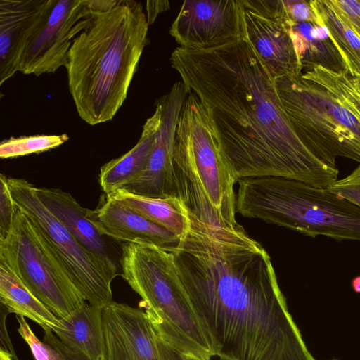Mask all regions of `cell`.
Here are the masks:
<instances>
[{"label":"cell","instance_id":"1","mask_svg":"<svg viewBox=\"0 0 360 360\" xmlns=\"http://www.w3.org/2000/svg\"><path fill=\"white\" fill-rule=\"evenodd\" d=\"M188 219L184 236L167 249L219 359L316 360L263 246L238 224L211 225L188 210Z\"/></svg>","mask_w":360,"mask_h":360},{"label":"cell","instance_id":"2","mask_svg":"<svg viewBox=\"0 0 360 360\" xmlns=\"http://www.w3.org/2000/svg\"><path fill=\"white\" fill-rule=\"evenodd\" d=\"M170 63L208 108L236 182L281 176L326 188L338 179V168L299 139L275 77L246 36L207 49L178 46Z\"/></svg>","mask_w":360,"mask_h":360},{"label":"cell","instance_id":"3","mask_svg":"<svg viewBox=\"0 0 360 360\" xmlns=\"http://www.w3.org/2000/svg\"><path fill=\"white\" fill-rule=\"evenodd\" d=\"M89 1L90 18L72 42L65 68L77 113L93 126L112 120L124 103L149 24L138 1Z\"/></svg>","mask_w":360,"mask_h":360},{"label":"cell","instance_id":"4","mask_svg":"<svg viewBox=\"0 0 360 360\" xmlns=\"http://www.w3.org/2000/svg\"><path fill=\"white\" fill-rule=\"evenodd\" d=\"M173 164L176 196L189 212L211 225L238 224L236 181L212 115L193 92L178 120Z\"/></svg>","mask_w":360,"mask_h":360},{"label":"cell","instance_id":"5","mask_svg":"<svg viewBox=\"0 0 360 360\" xmlns=\"http://www.w3.org/2000/svg\"><path fill=\"white\" fill-rule=\"evenodd\" d=\"M121 276L142 300L158 338L184 356L210 360L217 356L178 276L171 252L151 243H124Z\"/></svg>","mask_w":360,"mask_h":360},{"label":"cell","instance_id":"6","mask_svg":"<svg viewBox=\"0 0 360 360\" xmlns=\"http://www.w3.org/2000/svg\"><path fill=\"white\" fill-rule=\"evenodd\" d=\"M238 182L236 209L244 217L313 238L360 241V207L327 188L281 176L245 178Z\"/></svg>","mask_w":360,"mask_h":360},{"label":"cell","instance_id":"7","mask_svg":"<svg viewBox=\"0 0 360 360\" xmlns=\"http://www.w3.org/2000/svg\"><path fill=\"white\" fill-rule=\"evenodd\" d=\"M285 113L297 135L319 160L336 168V158L360 162V121L334 92L302 75L276 78Z\"/></svg>","mask_w":360,"mask_h":360},{"label":"cell","instance_id":"8","mask_svg":"<svg viewBox=\"0 0 360 360\" xmlns=\"http://www.w3.org/2000/svg\"><path fill=\"white\" fill-rule=\"evenodd\" d=\"M0 262L58 318L86 302L48 240L18 207L8 237L0 241Z\"/></svg>","mask_w":360,"mask_h":360},{"label":"cell","instance_id":"9","mask_svg":"<svg viewBox=\"0 0 360 360\" xmlns=\"http://www.w3.org/2000/svg\"><path fill=\"white\" fill-rule=\"evenodd\" d=\"M7 184L16 206L42 232L85 300L103 309L112 302L111 285L114 278L101 261L83 247L43 204L35 186L21 178H7Z\"/></svg>","mask_w":360,"mask_h":360},{"label":"cell","instance_id":"10","mask_svg":"<svg viewBox=\"0 0 360 360\" xmlns=\"http://www.w3.org/2000/svg\"><path fill=\"white\" fill-rule=\"evenodd\" d=\"M91 11L89 0H54L25 50L20 72L39 76L65 67L72 42L86 25Z\"/></svg>","mask_w":360,"mask_h":360},{"label":"cell","instance_id":"11","mask_svg":"<svg viewBox=\"0 0 360 360\" xmlns=\"http://www.w3.org/2000/svg\"><path fill=\"white\" fill-rule=\"evenodd\" d=\"M246 37L276 78L302 70L282 0H238Z\"/></svg>","mask_w":360,"mask_h":360},{"label":"cell","instance_id":"12","mask_svg":"<svg viewBox=\"0 0 360 360\" xmlns=\"http://www.w3.org/2000/svg\"><path fill=\"white\" fill-rule=\"evenodd\" d=\"M169 34L179 46L207 49L246 36L238 0H186Z\"/></svg>","mask_w":360,"mask_h":360},{"label":"cell","instance_id":"13","mask_svg":"<svg viewBox=\"0 0 360 360\" xmlns=\"http://www.w3.org/2000/svg\"><path fill=\"white\" fill-rule=\"evenodd\" d=\"M188 92L181 81L159 98L161 122L148 165L142 174L122 189L155 198L176 197L174 175V148L177 122Z\"/></svg>","mask_w":360,"mask_h":360},{"label":"cell","instance_id":"14","mask_svg":"<svg viewBox=\"0 0 360 360\" xmlns=\"http://www.w3.org/2000/svg\"><path fill=\"white\" fill-rule=\"evenodd\" d=\"M106 360H161L145 311L113 301L103 309Z\"/></svg>","mask_w":360,"mask_h":360},{"label":"cell","instance_id":"15","mask_svg":"<svg viewBox=\"0 0 360 360\" xmlns=\"http://www.w3.org/2000/svg\"><path fill=\"white\" fill-rule=\"evenodd\" d=\"M54 0H0V84L20 72L25 50Z\"/></svg>","mask_w":360,"mask_h":360},{"label":"cell","instance_id":"16","mask_svg":"<svg viewBox=\"0 0 360 360\" xmlns=\"http://www.w3.org/2000/svg\"><path fill=\"white\" fill-rule=\"evenodd\" d=\"M34 190L49 211L66 227L75 239L94 255L115 278L121 270V248L112 239L101 234L86 217L83 207L69 193L58 188H38ZM115 241V240H114ZM116 241V240H115Z\"/></svg>","mask_w":360,"mask_h":360},{"label":"cell","instance_id":"17","mask_svg":"<svg viewBox=\"0 0 360 360\" xmlns=\"http://www.w3.org/2000/svg\"><path fill=\"white\" fill-rule=\"evenodd\" d=\"M87 219L98 232L117 242L151 243L161 247L174 245L179 240L172 232L105 194L95 210L86 209Z\"/></svg>","mask_w":360,"mask_h":360},{"label":"cell","instance_id":"18","mask_svg":"<svg viewBox=\"0 0 360 360\" xmlns=\"http://www.w3.org/2000/svg\"><path fill=\"white\" fill-rule=\"evenodd\" d=\"M52 331L69 348L90 360H106L103 308L86 302L63 318Z\"/></svg>","mask_w":360,"mask_h":360},{"label":"cell","instance_id":"19","mask_svg":"<svg viewBox=\"0 0 360 360\" xmlns=\"http://www.w3.org/2000/svg\"><path fill=\"white\" fill-rule=\"evenodd\" d=\"M161 122V109L147 119L137 143L127 153L111 160L100 169L98 182L106 195H110L139 178L145 170Z\"/></svg>","mask_w":360,"mask_h":360},{"label":"cell","instance_id":"20","mask_svg":"<svg viewBox=\"0 0 360 360\" xmlns=\"http://www.w3.org/2000/svg\"><path fill=\"white\" fill-rule=\"evenodd\" d=\"M316 16L314 22H295L289 18V32L302 72L316 65L335 72L347 70L327 27Z\"/></svg>","mask_w":360,"mask_h":360},{"label":"cell","instance_id":"21","mask_svg":"<svg viewBox=\"0 0 360 360\" xmlns=\"http://www.w3.org/2000/svg\"><path fill=\"white\" fill-rule=\"evenodd\" d=\"M110 195L149 221L170 231L179 239L187 230V208L178 198H150L123 189Z\"/></svg>","mask_w":360,"mask_h":360},{"label":"cell","instance_id":"22","mask_svg":"<svg viewBox=\"0 0 360 360\" xmlns=\"http://www.w3.org/2000/svg\"><path fill=\"white\" fill-rule=\"evenodd\" d=\"M0 301L9 313L30 319L43 330H53L56 316L4 263L0 262Z\"/></svg>","mask_w":360,"mask_h":360},{"label":"cell","instance_id":"23","mask_svg":"<svg viewBox=\"0 0 360 360\" xmlns=\"http://www.w3.org/2000/svg\"><path fill=\"white\" fill-rule=\"evenodd\" d=\"M316 14L327 27L349 73L360 77V37L336 13L329 0H310Z\"/></svg>","mask_w":360,"mask_h":360},{"label":"cell","instance_id":"24","mask_svg":"<svg viewBox=\"0 0 360 360\" xmlns=\"http://www.w3.org/2000/svg\"><path fill=\"white\" fill-rule=\"evenodd\" d=\"M302 75L336 94L360 121V77L352 76L348 70L335 72L319 65L302 71Z\"/></svg>","mask_w":360,"mask_h":360},{"label":"cell","instance_id":"25","mask_svg":"<svg viewBox=\"0 0 360 360\" xmlns=\"http://www.w3.org/2000/svg\"><path fill=\"white\" fill-rule=\"evenodd\" d=\"M68 139L67 134L12 137L1 141L0 158L4 159L41 153L62 145Z\"/></svg>","mask_w":360,"mask_h":360},{"label":"cell","instance_id":"26","mask_svg":"<svg viewBox=\"0 0 360 360\" xmlns=\"http://www.w3.org/2000/svg\"><path fill=\"white\" fill-rule=\"evenodd\" d=\"M16 319L19 325L18 332L30 347L35 360H64L53 347L37 338L25 317L16 315Z\"/></svg>","mask_w":360,"mask_h":360},{"label":"cell","instance_id":"27","mask_svg":"<svg viewBox=\"0 0 360 360\" xmlns=\"http://www.w3.org/2000/svg\"><path fill=\"white\" fill-rule=\"evenodd\" d=\"M17 206L7 184V177L0 175V241L8 236Z\"/></svg>","mask_w":360,"mask_h":360},{"label":"cell","instance_id":"28","mask_svg":"<svg viewBox=\"0 0 360 360\" xmlns=\"http://www.w3.org/2000/svg\"><path fill=\"white\" fill-rule=\"evenodd\" d=\"M326 188L332 193L360 207V165L349 174L338 179Z\"/></svg>","mask_w":360,"mask_h":360},{"label":"cell","instance_id":"29","mask_svg":"<svg viewBox=\"0 0 360 360\" xmlns=\"http://www.w3.org/2000/svg\"><path fill=\"white\" fill-rule=\"evenodd\" d=\"M336 13L360 37V1L329 0Z\"/></svg>","mask_w":360,"mask_h":360},{"label":"cell","instance_id":"30","mask_svg":"<svg viewBox=\"0 0 360 360\" xmlns=\"http://www.w3.org/2000/svg\"><path fill=\"white\" fill-rule=\"evenodd\" d=\"M288 18L295 22H314L317 16L309 1L282 0Z\"/></svg>","mask_w":360,"mask_h":360},{"label":"cell","instance_id":"31","mask_svg":"<svg viewBox=\"0 0 360 360\" xmlns=\"http://www.w3.org/2000/svg\"><path fill=\"white\" fill-rule=\"evenodd\" d=\"M43 341L49 344L57 350L64 360H90L79 352L65 345L50 329L44 330Z\"/></svg>","mask_w":360,"mask_h":360},{"label":"cell","instance_id":"32","mask_svg":"<svg viewBox=\"0 0 360 360\" xmlns=\"http://www.w3.org/2000/svg\"><path fill=\"white\" fill-rule=\"evenodd\" d=\"M9 312L7 309L1 304V349H3L12 354L15 360H18L12 344L10 341L6 327V318Z\"/></svg>","mask_w":360,"mask_h":360},{"label":"cell","instance_id":"33","mask_svg":"<svg viewBox=\"0 0 360 360\" xmlns=\"http://www.w3.org/2000/svg\"><path fill=\"white\" fill-rule=\"evenodd\" d=\"M169 7L170 4L168 1H147L146 14L148 24H152L159 14L167 11Z\"/></svg>","mask_w":360,"mask_h":360},{"label":"cell","instance_id":"34","mask_svg":"<svg viewBox=\"0 0 360 360\" xmlns=\"http://www.w3.org/2000/svg\"><path fill=\"white\" fill-rule=\"evenodd\" d=\"M157 346L161 360H186L184 354L156 337Z\"/></svg>","mask_w":360,"mask_h":360},{"label":"cell","instance_id":"35","mask_svg":"<svg viewBox=\"0 0 360 360\" xmlns=\"http://www.w3.org/2000/svg\"><path fill=\"white\" fill-rule=\"evenodd\" d=\"M0 359L1 360H11L13 359L11 354L0 349Z\"/></svg>","mask_w":360,"mask_h":360},{"label":"cell","instance_id":"36","mask_svg":"<svg viewBox=\"0 0 360 360\" xmlns=\"http://www.w3.org/2000/svg\"><path fill=\"white\" fill-rule=\"evenodd\" d=\"M352 287L356 292H360V276L355 278L352 281Z\"/></svg>","mask_w":360,"mask_h":360},{"label":"cell","instance_id":"37","mask_svg":"<svg viewBox=\"0 0 360 360\" xmlns=\"http://www.w3.org/2000/svg\"><path fill=\"white\" fill-rule=\"evenodd\" d=\"M186 358V360H206L203 358H199L194 356H184Z\"/></svg>","mask_w":360,"mask_h":360},{"label":"cell","instance_id":"38","mask_svg":"<svg viewBox=\"0 0 360 360\" xmlns=\"http://www.w3.org/2000/svg\"><path fill=\"white\" fill-rule=\"evenodd\" d=\"M220 360H226V359H220Z\"/></svg>","mask_w":360,"mask_h":360},{"label":"cell","instance_id":"39","mask_svg":"<svg viewBox=\"0 0 360 360\" xmlns=\"http://www.w3.org/2000/svg\"><path fill=\"white\" fill-rule=\"evenodd\" d=\"M333 360H337V359H333Z\"/></svg>","mask_w":360,"mask_h":360}]
</instances>
